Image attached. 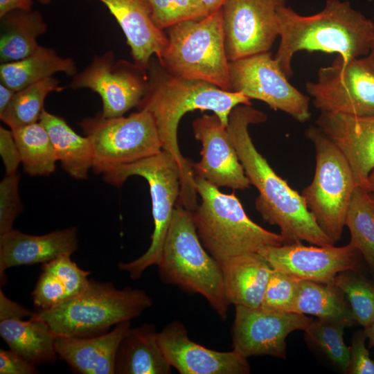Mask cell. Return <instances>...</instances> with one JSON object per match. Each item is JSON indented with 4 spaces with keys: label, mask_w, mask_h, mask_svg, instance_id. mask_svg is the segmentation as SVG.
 <instances>
[{
    "label": "cell",
    "mask_w": 374,
    "mask_h": 374,
    "mask_svg": "<svg viewBox=\"0 0 374 374\" xmlns=\"http://www.w3.org/2000/svg\"><path fill=\"white\" fill-rule=\"evenodd\" d=\"M200 203L192 211L199 240L217 261L286 242L249 218L234 193L225 194L204 178L195 176Z\"/></svg>",
    "instance_id": "cell-5"
},
{
    "label": "cell",
    "mask_w": 374,
    "mask_h": 374,
    "mask_svg": "<svg viewBox=\"0 0 374 374\" xmlns=\"http://www.w3.org/2000/svg\"><path fill=\"white\" fill-rule=\"evenodd\" d=\"M80 125L90 140L92 169L96 174L104 175L162 150L154 120L145 110L127 116L104 117L98 114L83 119Z\"/></svg>",
    "instance_id": "cell-10"
},
{
    "label": "cell",
    "mask_w": 374,
    "mask_h": 374,
    "mask_svg": "<svg viewBox=\"0 0 374 374\" xmlns=\"http://www.w3.org/2000/svg\"><path fill=\"white\" fill-rule=\"evenodd\" d=\"M273 269L300 280L333 283L337 274L358 270L362 255L351 243L342 247L306 246L301 242L268 246L258 251Z\"/></svg>",
    "instance_id": "cell-16"
},
{
    "label": "cell",
    "mask_w": 374,
    "mask_h": 374,
    "mask_svg": "<svg viewBox=\"0 0 374 374\" xmlns=\"http://www.w3.org/2000/svg\"><path fill=\"white\" fill-rule=\"evenodd\" d=\"M41 4L47 5L51 3L52 0H37Z\"/></svg>",
    "instance_id": "cell-50"
},
{
    "label": "cell",
    "mask_w": 374,
    "mask_h": 374,
    "mask_svg": "<svg viewBox=\"0 0 374 374\" xmlns=\"http://www.w3.org/2000/svg\"><path fill=\"white\" fill-rule=\"evenodd\" d=\"M33 5V0H0V17L17 9L32 10Z\"/></svg>",
    "instance_id": "cell-44"
},
{
    "label": "cell",
    "mask_w": 374,
    "mask_h": 374,
    "mask_svg": "<svg viewBox=\"0 0 374 374\" xmlns=\"http://www.w3.org/2000/svg\"><path fill=\"white\" fill-rule=\"evenodd\" d=\"M34 312L24 308L21 305L8 299L2 290H0V320L8 318L31 317Z\"/></svg>",
    "instance_id": "cell-43"
},
{
    "label": "cell",
    "mask_w": 374,
    "mask_h": 374,
    "mask_svg": "<svg viewBox=\"0 0 374 374\" xmlns=\"http://www.w3.org/2000/svg\"><path fill=\"white\" fill-rule=\"evenodd\" d=\"M36 365L28 362L16 352L0 349L1 374H35L38 373Z\"/></svg>",
    "instance_id": "cell-42"
},
{
    "label": "cell",
    "mask_w": 374,
    "mask_h": 374,
    "mask_svg": "<svg viewBox=\"0 0 374 374\" xmlns=\"http://www.w3.org/2000/svg\"><path fill=\"white\" fill-rule=\"evenodd\" d=\"M267 115L251 105L235 106L227 130L244 172L258 191L255 206L264 222L276 225L286 243L306 241L317 246L335 242L320 228L301 195L278 175L256 148L249 132L251 124L263 123Z\"/></svg>",
    "instance_id": "cell-2"
},
{
    "label": "cell",
    "mask_w": 374,
    "mask_h": 374,
    "mask_svg": "<svg viewBox=\"0 0 374 374\" xmlns=\"http://www.w3.org/2000/svg\"><path fill=\"white\" fill-rule=\"evenodd\" d=\"M130 328L131 321H127L94 337L57 336V356L79 373L114 374L119 345Z\"/></svg>",
    "instance_id": "cell-22"
},
{
    "label": "cell",
    "mask_w": 374,
    "mask_h": 374,
    "mask_svg": "<svg viewBox=\"0 0 374 374\" xmlns=\"http://www.w3.org/2000/svg\"><path fill=\"white\" fill-rule=\"evenodd\" d=\"M32 292L34 305L39 309L54 308L68 300L64 286L51 273L43 271Z\"/></svg>",
    "instance_id": "cell-39"
},
{
    "label": "cell",
    "mask_w": 374,
    "mask_h": 374,
    "mask_svg": "<svg viewBox=\"0 0 374 374\" xmlns=\"http://www.w3.org/2000/svg\"><path fill=\"white\" fill-rule=\"evenodd\" d=\"M367 189L369 192L374 193V170L369 175Z\"/></svg>",
    "instance_id": "cell-49"
},
{
    "label": "cell",
    "mask_w": 374,
    "mask_h": 374,
    "mask_svg": "<svg viewBox=\"0 0 374 374\" xmlns=\"http://www.w3.org/2000/svg\"><path fill=\"white\" fill-rule=\"evenodd\" d=\"M370 194H371V200H372V203H373V205L374 206V193L370 192Z\"/></svg>",
    "instance_id": "cell-51"
},
{
    "label": "cell",
    "mask_w": 374,
    "mask_h": 374,
    "mask_svg": "<svg viewBox=\"0 0 374 374\" xmlns=\"http://www.w3.org/2000/svg\"><path fill=\"white\" fill-rule=\"evenodd\" d=\"M103 175L105 182L116 187L121 186L131 176L141 177L149 184L154 222L150 245L138 258L118 264V268L126 271L131 279L137 280L146 269L159 262L180 194V170L174 157L162 150L151 157L118 166Z\"/></svg>",
    "instance_id": "cell-9"
},
{
    "label": "cell",
    "mask_w": 374,
    "mask_h": 374,
    "mask_svg": "<svg viewBox=\"0 0 374 374\" xmlns=\"http://www.w3.org/2000/svg\"><path fill=\"white\" fill-rule=\"evenodd\" d=\"M285 0H228L221 8L229 61L268 52L279 37Z\"/></svg>",
    "instance_id": "cell-14"
},
{
    "label": "cell",
    "mask_w": 374,
    "mask_h": 374,
    "mask_svg": "<svg viewBox=\"0 0 374 374\" xmlns=\"http://www.w3.org/2000/svg\"><path fill=\"white\" fill-rule=\"evenodd\" d=\"M78 247L77 228L67 227L33 235L12 229L0 235V277L10 267L46 263L61 256L71 255Z\"/></svg>",
    "instance_id": "cell-20"
},
{
    "label": "cell",
    "mask_w": 374,
    "mask_h": 374,
    "mask_svg": "<svg viewBox=\"0 0 374 374\" xmlns=\"http://www.w3.org/2000/svg\"><path fill=\"white\" fill-rule=\"evenodd\" d=\"M345 226L350 233V243L359 251L374 274V206L365 188L357 186L354 189Z\"/></svg>",
    "instance_id": "cell-31"
},
{
    "label": "cell",
    "mask_w": 374,
    "mask_h": 374,
    "mask_svg": "<svg viewBox=\"0 0 374 374\" xmlns=\"http://www.w3.org/2000/svg\"><path fill=\"white\" fill-rule=\"evenodd\" d=\"M305 89L321 112L374 115V70L363 57L344 62L337 56L319 69L317 82H307Z\"/></svg>",
    "instance_id": "cell-12"
},
{
    "label": "cell",
    "mask_w": 374,
    "mask_h": 374,
    "mask_svg": "<svg viewBox=\"0 0 374 374\" xmlns=\"http://www.w3.org/2000/svg\"><path fill=\"white\" fill-rule=\"evenodd\" d=\"M364 330L368 339V347L374 348V321L368 327L364 328Z\"/></svg>",
    "instance_id": "cell-47"
},
{
    "label": "cell",
    "mask_w": 374,
    "mask_h": 374,
    "mask_svg": "<svg viewBox=\"0 0 374 374\" xmlns=\"http://www.w3.org/2000/svg\"><path fill=\"white\" fill-rule=\"evenodd\" d=\"M315 124L343 152L357 186L367 189L369 175L374 170V115L321 112Z\"/></svg>",
    "instance_id": "cell-19"
},
{
    "label": "cell",
    "mask_w": 374,
    "mask_h": 374,
    "mask_svg": "<svg viewBox=\"0 0 374 374\" xmlns=\"http://www.w3.org/2000/svg\"><path fill=\"white\" fill-rule=\"evenodd\" d=\"M0 335L9 348L35 365L51 364L57 359L56 335L49 326L34 314L0 320Z\"/></svg>",
    "instance_id": "cell-25"
},
{
    "label": "cell",
    "mask_w": 374,
    "mask_h": 374,
    "mask_svg": "<svg viewBox=\"0 0 374 374\" xmlns=\"http://www.w3.org/2000/svg\"><path fill=\"white\" fill-rule=\"evenodd\" d=\"M305 134L314 145L316 165L311 184L301 195L320 228L336 243L357 184L348 161L332 141L316 125Z\"/></svg>",
    "instance_id": "cell-8"
},
{
    "label": "cell",
    "mask_w": 374,
    "mask_h": 374,
    "mask_svg": "<svg viewBox=\"0 0 374 374\" xmlns=\"http://www.w3.org/2000/svg\"><path fill=\"white\" fill-rule=\"evenodd\" d=\"M364 330L356 331L349 346L350 357L346 371L347 374H374V359L370 357L365 342Z\"/></svg>",
    "instance_id": "cell-40"
},
{
    "label": "cell",
    "mask_w": 374,
    "mask_h": 374,
    "mask_svg": "<svg viewBox=\"0 0 374 374\" xmlns=\"http://www.w3.org/2000/svg\"><path fill=\"white\" fill-rule=\"evenodd\" d=\"M19 175H6L0 182V235L12 230L24 206L19 194Z\"/></svg>",
    "instance_id": "cell-38"
},
{
    "label": "cell",
    "mask_w": 374,
    "mask_h": 374,
    "mask_svg": "<svg viewBox=\"0 0 374 374\" xmlns=\"http://www.w3.org/2000/svg\"><path fill=\"white\" fill-rule=\"evenodd\" d=\"M363 58L370 67L374 70V38L372 41L368 54L363 57Z\"/></svg>",
    "instance_id": "cell-48"
},
{
    "label": "cell",
    "mask_w": 374,
    "mask_h": 374,
    "mask_svg": "<svg viewBox=\"0 0 374 374\" xmlns=\"http://www.w3.org/2000/svg\"><path fill=\"white\" fill-rule=\"evenodd\" d=\"M157 266L163 283L202 295L219 317L226 320L230 303L220 263L202 244L192 211L181 206H175Z\"/></svg>",
    "instance_id": "cell-4"
},
{
    "label": "cell",
    "mask_w": 374,
    "mask_h": 374,
    "mask_svg": "<svg viewBox=\"0 0 374 374\" xmlns=\"http://www.w3.org/2000/svg\"><path fill=\"white\" fill-rule=\"evenodd\" d=\"M141 289H117L112 283L90 280L80 294L34 316L44 321L56 336L86 337L102 334L112 326L139 317L151 307Z\"/></svg>",
    "instance_id": "cell-6"
},
{
    "label": "cell",
    "mask_w": 374,
    "mask_h": 374,
    "mask_svg": "<svg viewBox=\"0 0 374 374\" xmlns=\"http://www.w3.org/2000/svg\"><path fill=\"white\" fill-rule=\"evenodd\" d=\"M373 279H374V274H373Z\"/></svg>",
    "instance_id": "cell-52"
},
{
    "label": "cell",
    "mask_w": 374,
    "mask_h": 374,
    "mask_svg": "<svg viewBox=\"0 0 374 374\" xmlns=\"http://www.w3.org/2000/svg\"><path fill=\"white\" fill-rule=\"evenodd\" d=\"M63 89L59 80L53 77L29 85L15 92L8 107L0 114V118L10 130L38 122L44 109L46 96L53 91Z\"/></svg>",
    "instance_id": "cell-32"
},
{
    "label": "cell",
    "mask_w": 374,
    "mask_h": 374,
    "mask_svg": "<svg viewBox=\"0 0 374 374\" xmlns=\"http://www.w3.org/2000/svg\"><path fill=\"white\" fill-rule=\"evenodd\" d=\"M280 38L275 56L290 78L292 60L300 51L337 53L344 62L366 56L374 38V22L349 1L326 0L323 10L303 16L286 6L279 12Z\"/></svg>",
    "instance_id": "cell-3"
},
{
    "label": "cell",
    "mask_w": 374,
    "mask_h": 374,
    "mask_svg": "<svg viewBox=\"0 0 374 374\" xmlns=\"http://www.w3.org/2000/svg\"><path fill=\"white\" fill-rule=\"evenodd\" d=\"M115 373H172V366L160 346L153 323H143L128 330L117 351Z\"/></svg>",
    "instance_id": "cell-24"
},
{
    "label": "cell",
    "mask_w": 374,
    "mask_h": 374,
    "mask_svg": "<svg viewBox=\"0 0 374 374\" xmlns=\"http://www.w3.org/2000/svg\"><path fill=\"white\" fill-rule=\"evenodd\" d=\"M293 312L347 323L356 321L342 291L333 283L301 280Z\"/></svg>",
    "instance_id": "cell-29"
},
{
    "label": "cell",
    "mask_w": 374,
    "mask_h": 374,
    "mask_svg": "<svg viewBox=\"0 0 374 374\" xmlns=\"http://www.w3.org/2000/svg\"><path fill=\"white\" fill-rule=\"evenodd\" d=\"M160 346L172 367L181 374H248L247 358L235 350L220 352L192 341L186 327L174 321L158 332Z\"/></svg>",
    "instance_id": "cell-18"
},
{
    "label": "cell",
    "mask_w": 374,
    "mask_h": 374,
    "mask_svg": "<svg viewBox=\"0 0 374 374\" xmlns=\"http://www.w3.org/2000/svg\"><path fill=\"white\" fill-rule=\"evenodd\" d=\"M11 130L28 175L46 177L55 172L57 155L46 128L39 121Z\"/></svg>",
    "instance_id": "cell-30"
},
{
    "label": "cell",
    "mask_w": 374,
    "mask_h": 374,
    "mask_svg": "<svg viewBox=\"0 0 374 374\" xmlns=\"http://www.w3.org/2000/svg\"><path fill=\"white\" fill-rule=\"evenodd\" d=\"M0 154L5 167L6 175L17 173L21 163L19 150L11 130L0 127Z\"/></svg>",
    "instance_id": "cell-41"
},
{
    "label": "cell",
    "mask_w": 374,
    "mask_h": 374,
    "mask_svg": "<svg viewBox=\"0 0 374 374\" xmlns=\"http://www.w3.org/2000/svg\"><path fill=\"white\" fill-rule=\"evenodd\" d=\"M0 19L1 64L20 60L33 53L40 46L38 37L47 31V24L36 10H15Z\"/></svg>",
    "instance_id": "cell-27"
},
{
    "label": "cell",
    "mask_w": 374,
    "mask_h": 374,
    "mask_svg": "<svg viewBox=\"0 0 374 374\" xmlns=\"http://www.w3.org/2000/svg\"><path fill=\"white\" fill-rule=\"evenodd\" d=\"M312 320L305 314L295 312L235 305L233 350L247 358L271 355L285 359L287 336L295 330L304 331Z\"/></svg>",
    "instance_id": "cell-15"
},
{
    "label": "cell",
    "mask_w": 374,
    "mask_h": 374,
    "mask_svg": "<svg viewBox=\"0 0 374 374\" xmlns=\"http://www.w3.org/2000/svg\"><path fill=\"white\" fill-rule=\"evenodd\" d=\"M168 44L159 57L170 73L200 80L230 91L221 9L197 21H186L167 29Z\"/></svg>",
    "instance_id": "cell-7"
},
{
    "label": "cell",
    "mask_w": 374,
    "mask_h": 374,
    "mask_svg": "<svg viewBox=\"0 0 374 374\" xmlns=\"http://www.w3.org/2000/svg\"><path fill=\"white\" fill-rule=\"evenodd\" d=\"M300 280L287 274L272 269L260 307L269 311L293 312Z\"/></svg>",
    "instance_id": "cell-36"
},
{
    "label": "cell",
    "mask_w": 374,
    "mask_h": 374,
    "mask_svg": "<svg viewBox=\"0 0 374 374\" xmlns=\"http://www.w3.org/2000/svg\"><path fill=\"white\" fill-rule=\"evenodd\" d=\"M69 86L97 93L103 103V116H121L139 105L148 87V72L134 62L116 60L114 53L108 51L95 55L73 76Z\"/></svg>",
    "instance_id": "cell-13"
},
{
    "label": "cell",
    "mask_w": 374,
    "mask_h": 374,
    "mask_svg": "<svg viewBox=\"0 0 374 374\" xmlns=\"http://www.w3.org/2000/svg\"><path fill=\"white\" fill-rule=\"evenodd\" d=\"M230 304L261 306L272 268L258 252L245 253L219 262Z\"/></svg>",
    "instance_id": "cell-23"
},
{
    "label": "cell",
    "mask_w": 374,
    "mask_h": 374,
    "mask_svg": "<svg viewBox=\"0 0 374 374\" xmlns=\"http://www.w3.org/2000/svg\"><path fill=\"white\" fill-rule=\"evenodd\" d=\"M16 91L0 84V114H2L10 105Z\"/></svg>",
    "instance_id": "cell-45"
},
{
    "label": "cell",
    "mask_w": 374,
    "mask_h": 374,
    "mask_svg": "<svg viewBox=\"0 0 374 374\" xmlns=\"http://www.w3.org/2000/svg\"><path fill=\"white\" fill-rule=\"evenodd\" d=\"M208 15L220 10L228 0H201Z\"/></svg>",
    "instance_id": "cell-46"
},
{
    "label": "cell",
    "mask_w": 374,
    "mask_h": 374,
    "mask_svg": "<svg viewBox=\"0 0 374 374\" xmlns=\"http://www.w3.org/2000/svg\"><path fill=\"white\" fill-rule=\"evenodd\" d=\"M39 122L46 128L62 169L75 179H87L93 166L89 139L77 134L62 117L44 109Z\"/></svg>",
    "instance_id": "cell-26"
},
{
    "label": "cell",
    "mask_w": 374,
    "mask_h": 374,
    "mask_svg": "<svg viewBox=\"0 0 374 374\" xmlns=\"http://www.w3.org/2000/svg\"><path fill=\"white\" fill-rule=\"evenodd\" d=\"M104 4L121 28L134 62L147 69L151 58L159 57L168 44L163 30L151 17L147 0H98Z\"/></svg>",
    "instance_id": "cell-21"
},
{
    "label": "cell",
    "mask_w": 374,
    "mask_h": 374,
    "mask_svg": "<svg viewBox=\"0 0 374 374\" xmlns=\"http://www.w3.org/2000/svg\"><path fill=\"white\" fill-rule=\"evenodd\" d=\"M342 321L317 318L304 330L305 338L316 346L339 370L346 373L350 357L349 346L344 342Z\"/></svg>",
    "instance_id": "cell-33"
},
{
    "label": "cell",
    "mask_w": 374,
    "mask_h": 374,
    "mask_svg": "<svg viewBox=\"0 0 374 374\" xmlns=\"http://www.w3.org/2000/svg\"><path fill=\"white\" fill-rule=\"evenodd\" d=\"M42 270L51 273L61 281L66 291L68 299L82 293L89 284L88 276L90 271L80 269L72 261L69 254L44 263Z\"/></svg>",
    "instance_id": "cell-37"
},
{
    "label": "cell",
    "mask_w": 374,
    "mask_h": 374,
    "mask_svg": "<svg viewBox=\"0 0 374 374\" xmlns=\"http://www.w3.org/2000/svg\"><path fill=\"white\" fill-rule=\"evenodd\" d=\"M334 283L344 294L356 323L364 328L374 321V282L358 270L337 274Z\"/></svg>",
    "instance_id": "cell-34"
},
{
    "label": "cell",
    "mask_w": 374,
    "mask_h": 374,
    "mask_svg": "<svg viewBox=\"0 0 374 374\" xmlns=\"http://www.w3.org/2000/svg\"><path fill=\"white\" fill-rule=\"evenodd\" d=\"M57 72L74 76L77 66L71 57H64L44 46L29 56L15 62L1 63L0 82L17 91L29 85L53 77Z\"/></svg>",
    "instance_id": "cell-28"
},
{
    "label": "cell",
    "mask_w": 374,
    "mask_h": 374,
    "mask_svg": "<svg viewBox=\"0 0 374 374\" xmlns=\"http://www.w3.org/2000/svg\"><path fill=\"white\" fill-rule=\"evenodd\" d=\"M229 67L231 91L261 100L300 123L310 118L309 97L290 83L271 52L229 61Z\"/></svg>",
    "instance_id": "cell-11"
},
{
    "label": "cell",
    "mask_w": 374,
    "mask_h": 374,
    "mask_svg": "<svg viewBox=\"0 0 374 374\" xmlns=\"http://www.w3.org/2000/svg\"><path fill=\"white\" fill-rule=\"evenodd\" d=\"M154 25L163 30L179 23L197 21L208 13L201 0H147Z\"/></svg>",
    "instance_id": "cell-35"
},
{
    "label": "cell",
    "mask_w": 374,
    "mask_h": 374,
    "mask_svg": "<svg viewBox=\"0 0 374 374\" xmlns=\"http://www.w3.org/2000/svg\"><path fill=\"white\" fill-rule=\"evenodd\" d=\"M151 58L148 87L139 105L153 117L162 150L172 154L180 170V194L177 204L193 211L197 206L193 162L184 157L177 141V129L182 116L194 110L211 111L228 125L231 110L237 105H251L250 99L239 92L226 91L208 82L174 75L158 60Z\"/></svg>",
    "instance_id": "cell-1"
},
{
    "label": "cell",
    "mask_w": 374,
    "mask_h": 374,
    "mask_svg": "<svg viewBox=\"0 0 374 374\" xmlns=\"http://www.w3.org/2000/svg\"><path fill=\"white\" fill-rule=\"evenodd\" d=\"M195 138L201 142V160L192 163L195 176L213 186L245 190L251 184L231 141L227 126L215 114H203L192 124Z\"/></svg>",
    "instance_id": "cell-17"
}]
</instances>
